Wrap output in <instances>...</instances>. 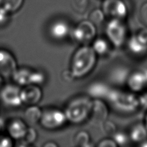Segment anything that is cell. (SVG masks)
Here are the masks:
<instances>
[{"label":"cell","mask_w":147,"mask_h":147,"mask_svg":"<svg viewBox=\"0 0 147 147\" xmlns=\"http://www.w3.org/2000/svg\"><path fill=\"white\" fill-rule=\"evenodd\" d=\"M97 61V54L92 46L79 47L72 57L70 72L74 78H82L88 76L94 68Z\"/></svg>","instance_id":"cell-1"},{"label":"cell","mask_w":147,"mask_h":147,"mask_svg":"<svg viewBox=\"0 0 147 147\" xmlns=\"http://www.w3.org/2000/svg\"><path fill=\"white\" fill-rule=\"evenodd\" d=\"M106 100L113 109L121 113H132L141 107L139 96L134 92L111 88Z\"/></svg>","instance_id":"cell-2"},{"label":"cell","mask_w":147,"mask_h":147,"mask_svg":"<svg viewBox=\"0 0 147 147\" xmlns=\"http://www.w3.org/2000/svg\"><path fill=\"white\" fill-rule=\"evenodd\" d=\"M93 100L89 96H81L70 100L64 112L67 121L73 124H80L90 118Z\"/></svg>","instance_id":"cell-3"},{"label":"cell","mask_w":147,"mask_h":147,"mask_svg":"<svg viewBox=\"0 0 147 147\" xmlns=\"http://www.w3.org/2000/svg\"><path fill=\"white\" fill-rule=\"evenodd\" d=\"M106 33L109 42L115 47H120L126 42L127 28L123 20L111 19L106 24Z\"/></svg>","instance_id":"cell-4"},{"label":"cell","mask_w":147,"mask_h":147,"mask_svg":"<svg viewBox=\"0 0 147 147\" xmlns=\"http://www.w3.org/2000/svg\"><path fill=\"white\" fill-rule=\"evenodd\" d=\"M67 121L64 111L53 109L42 112L40 123L45 129L55 130L64 126Z\"/></svg>","instance_id":"cell-5"},{"label":"cell","mask_w":147,"mask_h":147,"mask_svg":"<svg viewBox=\"0 0 147 147\" xmlns=\"http://www.w3.org/2000/svg\"><path fill=\"white\" fill-rule=\"evenodd\" d=\"M96 34V25L89 20L80 22L73 31V39L80 43L90 42L95 38Z\"/></svg>","instance_id":"cell-6"},{"label":"cell","mask_w":147,"mask_h":147,"mask_svg":"<svg viewBox=\"0 0 147 147\" xmlns=\"http://www.w3.org/2000/svg\"><path fill=\"white\" fill-rule=\"evenodd\" d=\"M101 9L106 17L111 19L123 20L128 14L127 7L123 0H103Z\"/></svg>","instance_id":"cell-7"},{"label":"cell","mask_w":147,"mask_h":147,"mask_svg":"<svg viewBox=\"0 0 147 147\" xmlns=\"http://www.w3.org/2000/svg\"><path fill=\"white\" fill-rule=\"evenodd\" d=\"M0 98L6 106L18 108L22 104L21 88L15 85H7L0 91Z\"/></svg>","instance_id":"cell-8"},{"label":"cell","mask_w":147,"mask_h":147,"mask_svg":"<svg viewBox=\"0 0 147 147\" xmlns=\"http://www.w3.org/2000/svg\"><path fill=\"white\" fill-rule=\"evenodd\" d=\"M18 68L15 58L8 50H0V75L5 77H11Z\"/></svg>","instance_id":"cell-9"},{"label":"cell","mask_w":147,"mask_h":147,"mask_svg":"<svg viewBox=\"0 0 147 147\" xmlns=\"http://www.w3.org/2000/svg\"><path fill=\"white\" fill-rule=\"evenodd\" d=\"M42 97V92L37 85H27L21 89V99L22 103L26 105H36Z\"/></svg>","instance_id":"cell-10"},{"label":"cell","mask_w":147,"mask_h":147,"mask_svg":"<svg viewBox=\"0 0 147 147\" xmlns=\"http://www.w3.org/2000/svg\"><path fill=\"white\" fill-rule=\"evenodd\" d=\"M126 85L134 93L143 92L147 88V81L144 71H134L130 73Z\"/></svg>","instance_id":"cell-11"},{"label":"cell","mask_w":147,"mask_h":147,"mask_svg":"<svg viewBox=\"0 0 147 147\" xmlns=\"http://www.w3.org/2000/svg\"><path fill=\"white\" fill-rule=\"evenodd\" d=\"M109 108L102 99H94L93 100L91 113L90 118L96 122L103 123L109 116Z\"/></svg>","instance_id":"cell-12"},{"label":"cell","mask_w":147,"mask_h":147,"mask_svg":"<svg viewBox=\"0 0 147 147\" xmlns=\"http://www.w3.org/2000/svg\"><path fill=\"white\" fill-rule=\"evenodd\" d=\"M27 129L28 126L26 122L20 119H13L7 126V130L10 137L17 141L24 137Z\"/></svg>","instance_id":"cell-13"},{"label":"cell","mask_w":147,"mask_h":147,"mask_svg":"<svg viewBox=\"0 0 147 147\" xmlns=\"http://www.w3.org/2000/svg\"><path fill=\"white\" fill-rule=\"evenodd\" d=\"M50 36L57 40L65 38L70 32V27L66 22L58 20L53 22L50 27Z\"/></svg>","instance_id":"cell-14"},{"label":"cell","mask_w":147,"mask_h":147,"mask_svg":"<svg viewBox=\"0 0 147 147\" xmlns=\"http://www.w3.org/2000/svg\"><path fill=\"white\" fill-rule=\"evenodd\" d=\"M107 84L102 82H95L88 87V94L94 99H106L111 90Z\"/></svg>","instance_id":"cell-15"},{"label":"cell","mask_w":147,"mask_h":147,"mask_svg":"<svg viewBox=\"0 0 147 147\" xmlns=\"http://www.w3.org/2000/svg\"><path fill=\"white\" fill-rule=\"evenodd\" d=\"M127 45L131 53L135 55L142 56L147 53V43L142 41L135 34L128 40Z\"/></svg>","instance_id":"cell-16"},{"label":"cell","mask_w":147,"mask_h":147,"mask_svg":"<svg viewBox=\"0 0 147 147\" xmlns=\"http://www.w3.org/2000/svg\"><path fill=\"white\" fill-rule=\"evenodd\" d=\"M129 139L134 143L142 144L147 141V129L144 123H137L131 128Z\"/></svg>","instance_id":"cell-17"},{"label":"cell","mask_w":147,"mask_h":147,"mask_svg":"<svg viewBox=\"0 0 147 147\" xmlns=\"http://www.w3.org/2000/svg\"><path fill=\"white\" fill-rule=\"evenodd\" d=\"M32 70L26 67L17 68L11 76L13 80L17 86H25L31 84Z\"/></svg>","instance_id":"cell-18"},{"label":"cell","mask_w":147,"mask_h":147,"mask_svg":"<svg viewBox=\"0 0 147 147\" xmlns=\"http://www.w3.org/2000/svg\"><path fill=\"white\" fill-rule=\"evenodd\" d=\"M42 111L39 107L35 105H31L29 106L24 113V121L26 123L33 125L40 122Z\"/></svg>","instance_id":"cell-19"},{"label":"cell","mask_w":147,"mask_h":147,"mask_svg":"<svg viewBox=\"0 0 147 147\" xmlns=\"http://www.w3.org/2000/svg\"><path fill=\"white\" fill-rule=\"evenodd\" d=\"M129 71L126 67H119L115 68L111 73V79L117 84L122 85L126 83L129 76Z\"/></svg>","instance_id":"cell-20"},{"label":"cell","mask_w":147,"mask_h":147,"mask_svg":"<svg viewBox=\"0 0 147 147\" xmlns=\"http://www.w3.org/2000/svg\"><path fill=\"white\" fill-rule=\"evenodd\" d=\"M92 47L97 55H105L109 52L110 45L107 40L102 37H98L93 41Z\"/></svg>","instance_id":"cell-21"},{"label":"cell","mask_w":147,"mask_h":147,"mask_svg":"<svg viewBox=\"0 0 147 147\" xmlns=\"http://www.w3.org/2000/svg\"><path fill=\"white\" fill-rule=\"evenodd\" d=\"M24 0H0V8H2L9 13L18 11L22 6Z\"/></svg>","instance_id":"cell-22"},{"label":"cell","mask_w":147,"mask_h":147,"mask_svg":"<svg viewBox=\"0 0 147 147\" xmlns=\"http://www.w3.org/2000/svg\"><path fill=\"white\" fill-rule=\"evenodd\" d=\"M90 138L89 134L86 131H80L75 135L73 145L75 146L80 147L90 146L91 144H90Z\"/></svg>","instance_id":"cell-23"},{"label":"cell","mask_w":147,"mask_h":147,"mask_svg":"<svg viewBox=\"0 0 147 147\" xmlns=\"http://www.w3.org/2000/svg\"><path fill=\"white\" fill-rule=\"evenodd\" d=\"M37 138V133L35 129L32 127H28L27 132H26L25 135L22 139L18 140L20 142L19 146H26L28 145L32 144L34 143L36 141Z\"/></svg>","instance_id":"cell-24"},{"label":"cell","mask_w":147,"mask_h":147,"mask_svg":"<svg viewBox=\"0 0 147 147\" xmlns=\"http://www.w3.org/2000/svg\"><path fill=\"white\" fill-rule=\"evenodd\" d=\"M106 18L104 12L101 9H96L90 12L88 20L95 25H100L103 22Z\"/></svg>","instance_id":"cell-25"},{"label":"cell","mask_w":147,"mask_h":147,"mask_svg":"<svg viewBox=\"0 0 147 147\" xmlns=\"http://www.w3.org/2000/svg\"><path fill=\"white\" fill-rule=\"evenodd\" d=\"M70 4L74 11L78 13L86 11L89 5V0H70Z\"/></svg>","instance_id":"cell-26"},{"label":"cell","mask_w":147,"mask_h":147,"mask_svg":"<svg viewBox=\"0 0 147 147\" xmlns=\"http://www.w3.org/2000/svg\"><path fill=\"white\" fill-rule=\"evenodd\" d=\"M45 76L40 70H32L31 77V84L40 86L45 81Z\"/></svg>","instance_id":"cell-27"},{"label":"cell","mask_w":147,"mask_h":147,"mask_svg":"<svg viewBox=\"0 0 147 147\" xmlns=\"http://www.w3.org/2000/svg\"><path fill=\"white\" fill-rule=\"evenodd\" d=\"M113 139L118 146H126L129 142V136L123 132H116L113 135Z\"/></svg>","instance_id":"cell-28"},{"label":"cell","mask_w":147,"mask_h":147,"mask_svg":"<svg viewBox=\"0 0 147 147\" xmlns=\"http://www.w3.org/2000/svg\"><path fill=\"white\" fill-rule=\"evenodd\" d=\"M103 130H104L105 133L109 135H112L113 136L115 133L116 132V127L114 123L110 121H105L103 123Z\"/></svg>","instance_id":"cell-29"},{"label":"cell","mask_w":147,"mask_h":147,"mask_svg":"<svg viewBox=\"0 0 147 147\" xmlns=\"http://www.w3.org/2000/svg\"><path fill=\"white\" fill-rule=\"evenodd\" d=\"M139 19L145 27H147V1L144 3L139 10Z\"/></svg>","instance_id":"cell-30"},{"label":"cell","mask_w":147,"mask_h":147,"mask_svg":"<svg viewBox=\"0 0 147 147\" xmlns=\"http://www.w3.org/2000/svg\"><path fill=\"white\" fill-rule=\"evenodd\" d=\"M99 147H117L118 145L113 139H105L100 141L98 144Z\"/></svg>","instance_id":"cell-31"},{"label":"cell","mask_w":147,"mask_h":147,"mask_svg":"<svg viewBox=\"0 0 147 147\" xmlns=\"http://www.w3.org/2000/svg\"><path fill=\"white\" fill-rule=\"evenodd\" d=\"M9 14L8 11L0 8V26L5 24L9 20Z\"/></svg>","instance_id":"cell-32"},{"label":"cell","mask_w":147,"mask_h":147,"mask_svg":"<svg viewBox=\"0 0 147 147\" xmlns=\"http://www.w3.org/2000/svg\"><path fill=\"white\" fill-rule=\"evenodd\" d=\"M12 140L8 136L0 137V147H11L12 146Z\"/></svg>","instance_id":"cell-33"},{"label":"cell","mask_w":147,"mask_h":147,"mask_svg":"<svg viewBox=\"0 0 147 147\" xmlns=\"http://www.w3.org/2000/svg\"><path fill=\"white\" fill-rule=\"evenodd\" d=\"M139 101H140V106L142 107L147 108V92L139 96Z\"/></svg>","instance_id":"cell-34"},{"label":"cell","mask_w":147,"mask_h":147,"mask_svg":"<svg viewBox=\"0 0 147 147\" xmlns=\"http://www.w3.org/2000/svg\"><path fill=\"white\" fill-rule=\"evenodd\" d=\"M57 144L54 143V142H48V143H46L43 145L44 147H49V146H52V147H55L57 146Z\"/></svg>","instance_id":"cell-35"},{"label":"cell","mask_w":147,"mask_h":147,"mask_svg":"<svg viewBox=\"0 0 147 147\" xmlns=\"http://www.w3.org/2000/svg\"><path fill=\"white\" fill-rule=\"evenodd\" d=\"M4 121L3 120L2 118H0V132L1 131L4 129V126H5V124H4Z\"/></svg>","instance_id":"cell-36"},{"label":"cell","mask_w":147,"mask_h":147,"mask_svg":"<svg viewBox=\"0 0 147 147\" xmlns=\"http://www.w3.org/2000/svg\"><path fill=\"white\" fill-rule=\"evenodd\" d=\"M3 83V79H2V76L0 75V88H1V85H2Z\"/></svg>","instance_id":"cell-37"},{"label":"cell","mask_w":147,"mask_h":147,"mask_svg":"<svg viewBox=\"0 0 147 147\" xmlns=\"http://www.w3.org/2000/svg\"><path fill=\"white\" fill-rule=\"evenodd\" d=\"M144 124H145V126H146V129H147V112H146V116H145V122H144Z\"/></svg>","instance_id":"cell-38"},{"label":"cell","mask_w":147,"mask_h":147,"mask_svg":"<svg viewBox=\"0 0 147 147\" xmlns=\"http://www.w3.org/2000/svg\"><path fill=\"white\" fill-rule=\"evenodd\" d=\"M144 74H145V76H146V81H147V69H146V70H144Z\"/></svg>","instance_id":"cell-39"}]
</instances>
